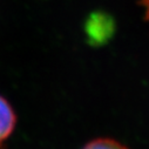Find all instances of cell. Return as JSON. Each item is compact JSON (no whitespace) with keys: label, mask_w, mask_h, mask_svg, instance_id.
I'll list each match as a JSON object with an SVG mask.
<instances>
[{"label":"cell","mask_w":149,"mask_h":149,"mask_svg":"<svg viewBox=\"0 0 149 149\" xmlns=\"http://www.w3.org/2000/svg\"><path fill=\"white\" fill-rule=\"evenodd\" d=\"M82 149H129L121 142L108 139V137H99L89 141L87 144L84 146Z\"/></svg>","instance_id":"obj_2"},{"label":"cell","mask_w":149,"mask_h":149,"mask_svg":"<svg viewBox=\"0 0 149 149\" xmlns=\"http://www.w3.org/2000/svg\"><path fill=\"white\" fill-rule=\"evenodd\" d=\"M140 5L143 7L146 19L149 20V0H140Z\"/></svg>","instance_id":"obj_3"},{"label":"cell","mask_w":149,"mask_h":149,"mask_svg":"<svg viewBox=\"0 0 149 149\" xmlns=\"http://www.w3.org/2000/svg\"><path fill=\"white\" fill-rule=\"evenodd\" d=\"M17 126V115L12 104L0 95V149H4L5 143L11 137Z\"/></svg>","instance_id":"obj_1"}]
</instances>
